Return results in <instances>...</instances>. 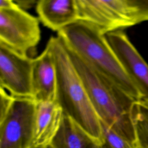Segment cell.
I'll use <instances>...</instances> for the list:
<instances>
[{
    "label": "cell",
    "mask_w": 148,
    "mask_h": 148,
    "mask_svg": "<svg viewBox=\"0 0 148 148\" xmlns=\"http://www.w3.org/2000/svg\"><path fill=\"white\" fill-rule=\"evenodd\" d=\"M36 102L32 98H14L0 118V148H30L32 146Z\"/></svg>",
    "instance_id": "obj_5"
},
{
    "label": "cell",
    "mask_w": 148,
    "mask_h": 148,
    "mask_svg": "<svg viewBox=\"0 0 148 148\" xmlns=\"http://www.w3.org/2000/svg\"><path fill=\"white\" fill-rule=\"evenodd\" d=\"M132 116L138 148H148V106L141 101H136L132 107Z\"/></svg>",
    "instance_id": "obj_13"
},
{
    "label": "cell",
    "mask_w": 148,
    "mask_h": 148,
    "mask_svg": "<svg viewBox=\"0 0 148 148\" xmlns=\"http://www.w3.org/2000/svg\"><path fill=\"white\" fill-rule=\"evenodd\" d=\"M18 7L14 1L0 0V9H9Z\"/></svg>",
    "instance_id": "obj_17"
},
{
    "label": "cell",
    "mask_w": 148,
    "mask_h": 148,
    "mask_svg": "<svg viewBox=\"0 0 148 148\" xmlns=\"http://www.w3.org/2000/svg\"><path fill=\"white\" fill-rule=\"evenodd\" d=\"M63 114L56 101L36 102L32 146L51 144L60 128Z\"/></svg>",
    "instance_id": "obj_11"
},
{
    "label": "cell",
    "mask_w": 148,
    "mask_h": 148,
    "mask_svg": "<svg viewBox=\"0 0 148 148\" xmlns=\"http://www.w3.org/2000/svg\"><path fill=\"white\" fill-rule=\"evenodd\" d=\"M66 48L100 121L120 136L137 144L132 116V107L136 101L95 71L73 51Z\"/></svg>",
    "instance_id": "obj_1"
},
{
    "label": "cell",
    "mask_w": 148,
    "mask_h": 148,
    "mask_svg": "<svg viewBox=\"0 0 148 148\" xmlns=\"http://www.w3.org/2000/svg\"><path fill=\"white\" fill-rule=\"evenodd\" d=\"M36 10L42 24L57 32L78 21L76 0H39Z\"/></svg>",
    "instance_id": "obj_10"
},
{
    "label": "cell",
    "mask_w": 148,
    "mask_h": 148,
    "mask_svg": "<svg viewBox=\"0 0 148 148\" xmlns=\"http://www.w3.org/2000/svg\"><path fill=\"white\" fill-rule=\"evenodd\" d=\"M65 45L95 71L106 77L136 101L140 95L127 75L105 35L93 25L78 20L57 32Z\"/></svg>",
    "instance_id": "obj_3"
},
{
    "label": "cell",
    "mask_w": 148,
    "mask_h": 148,
    "mask_svg": "<svg viewBox=\"0 0 148 148\" xmlns=\"http://www.w3.org/2000/svg\"><path fill=\"white\" fill-rule=\"evenodd\" d=\"M14 98L5 89L0 87V118L3 117L6 114Z\"/></svg>",
    "instance_id": "obj_15"
},
{
    "label": "cell",
    "mask_w": 148,
    "mask_h": 148,
    "mask_svg": "<svg viewBox=\"0 0 148 148\" xmlns=\"http://www.w3.org/2000/svg\"><path fill=\"white\" fill-rule=\"evenodd\" d=\"M104 35L139 91L140 101L148 106V64L122 30L110 32Z\"/></svg>",
    "instance_id": "obj_8"
},
{
    "label": "cell",
    "mask_w": 148,
    "mask_h": 148,
    "mask_svg": "<svg viewBox=\"0 0 148 148\" xmlns=\"http://www.w3.org/2000/svg\"><path fill=\"white\" fill-rule=\"evenodd\" d=\"M51 144L53 148H100L97 140L64 114L60 128Z\"/></svg>",
    "instance_id": "obj_12"
},
{
    "label": "cell",
    "mask_w": 148,
    "mask_h": 148,
    "mask_svg": "<svg viewBox=\"0 0 148 148\" xmlns=\"http://www.w3.org/2000/svg\"><path fill=\"white\" fill-rule=\"evenodd\" d=\"M57 73L54 57L47 44L43 51L34 58L32 98L36 102L56 101Z\"/></svg>",
    "instance_id": "obj_9"
},
{
    "label": "cell",
    "mask_w": 148,
    "mask_h": 148,
    "mask_svg": "<svg viewBox=\"0 0 148 148\" xmlns=\"http://www.w3.org/2000/svg\"><path fill=\"white\" fill-rule=\"evenodd\" d=\"M47 44L53 53L56 69V102L64 114L73 120L101 145L102 132L100 120L64 42L57 35L51 36Z\"/></svg>",
    "instance_id": "obj_2"
},
{
    "label": "cell",
    "mask_w": 148,
    "mask_h": 148,
    "mask_svg": "<svg viewBox=\"0 0 148 148\" xmlns=\"http://www.w3.org/2000/svg\"><path fill=\"white\" fill-rule=\"evenodd\" d=\"M78 20L102 34L148 20V0H76Z\"/></svg>",
    "instance_id": "obj_4"
},
{
    "label": "cell",
    "mask_w": 148,
    "mask_h": 148,
    "mask_svg": "<svg viewBox=\"0 0 148 148\" xmlns=\"http://www.w3.org/2000/svg\"><path fill=\"white\" fill-rule=\"evenodd\" d=\"M34 58L0 43V87L15 98H32Z\"/></svg>",
    "instance_id": "obj_7"
},
{
    "label": "cell",
    "mask_w": 148,
    "mask_h": 148,
    "mask_svg": "<svg viewBox=\"0 0 148 148\" xmlns=\"http://www.w3.org/2000/svg\"><path fill=\"white\" fill-rule=\"evenodd\" d=\"M39 21L18 6L0 9V43L28 56L40 40Z\"/></svg>",
    "instance_id": "obj_6"
},
{
    "label": "cell",
    "mask_w": 148,
    "mask_h": 148,
    "mask_svg": "<svg viewBox=\"0 0 148 148\" xmlns=\"http://www.w3.org/2000/svg\"><path fill=\"white\" fill-rule=\"evenodd\" d=\"M16 3L17 5V6L21 9L24 10L28 9L31 8H32L34 5H36L38 1H34V0H18V1H14Z\"/></svg>",
    "instance_id": "obj_16"
},
{
    "label": "cell",
    "mask_w": 148,
    "mask_h": 148,
    "mask_svg": "<svg viewBox=\"0 0 148 148\" xmlns=\"http://www.w3.org/2000/svg\"><path fill=\"white\" fill-rule=\"evenodd\" d=\"M30 148H53L51 144L47 145H43V146H31Z\"/></svg>",
    "instance_id": "obj_18"
},
{
    "label": "cell",
    "mask_w": 148,
    "mask_h": 148,
    "mask_svg": "<svg viewBox=\"0 0 148 148\" xmlns=\"http://www.w3.org/2000/svg\"><path fill=\"white\" fill-rule=\"evenodd\" d=\"M101 124L102 135L100 148H138L137 144L120 136L101 121Z\"/></svg>",
    "instance_id": "obj_14"
}]
</instances>
